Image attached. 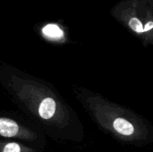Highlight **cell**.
<instances>
[{
  "label": "cell",
  "mask_w": 153,
  "mask_h": 152,
  "mask_svg": "<svg viewBox=\"0 0 153 152\" xmlns=\"http://www.w3.org/2000/svg\"><path fill=\"white\" fill-rule=\"evenodd\" d=\"M19 131L18 125L8 118H0V135L4 137H13Z\"/></svg>",
  "instance_id": "obj_2"
},
{
  "label": "cell",
  "mask_w": 153,
  "mask_h": 152,
  "mask_svg": "<svg viewBox=\"0 0 153 152\" xmlns=\"http://www.w3.org/2000/svg\"><path fill=\"white\" fill-rule=\"evenodd\" d=\"M153 28V22H149L146 23L145 27H144V31H148L150 30H152Z\"/></svg>",
  "instance_id": "obj_6"
},
{
  "label": "cell",
  "mask_w": 153,
  "mask_h": 152,
  "mask_svg": "<svg viewBox=\"0 0 153 152\" xmlns=\"http://www.w3.org/2000/svg\"><path fill=\"white\" fill-rule=\"evenodd\" d=\"M129 25H130V27H131L135 32H138V33L144 32V28H143L142 22H141L137 18H133V19H131V21H130V22H129Z\"/></svg>",
  "instance_id": "obj_4"
},
{
  "label": "cell",
  "mask_w": 153,
  "mask_h": 152,
  "mask_svg": "<svg viewBox=\"0 0 153 152\" xmlns=\"http://www.w3.org/2000/svg\"><path fill=\"white\" fill-rule=\"evenodd\" d=\"M56 112V102L51 98L44 99L39 108V114L43 119H50Z\"/></svg>",
  "instance_id": "obj_1"
},
{
  "label": "cell",
  "mask_w": 153,
  "mask_h": 152,
  "mask_svg": "<svg viewBox=\"0 0 153 152\" xmlns=\"http://www.w3.org/2000/svg\"><path fill=\"white\" fill-rule=\"evenodd\" d=\"M21 151V148L20 146L15 143V142H11L8 143L7 145H5L4 151L3 152H20Z\"/></svg>",
  "instance_id": "obj_5"
},
{
  "label": "cell",
  "mask_w": 153,
  "mask_h": 152,
  "mask_svg": "<svg viewBox=\"0 0 153 152\" xmlns=\"http://www.w3.org/2000/svg\"><path fill=\"white\" fill-rule=\"evenodd\" d=\"M42 31L48 38H51V39H61L64 36L63 30L56 24H53V23H49L46 25L43 28Z\"/></svg>",
  "instance_id": "obj_3"
}]
</instances>
